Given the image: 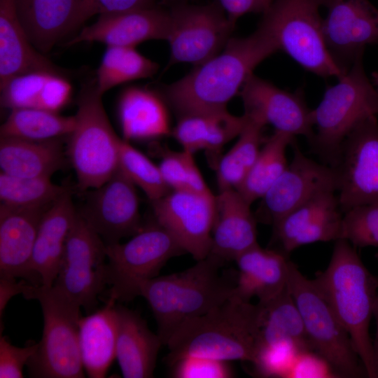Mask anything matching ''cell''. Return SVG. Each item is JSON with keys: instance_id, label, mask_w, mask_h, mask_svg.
Here are the masks:
<instances>
[{"instance_id": "30", "label": "cell", "mask_w": 378, "mask_h": 378, "mask_svg": "<svg viewBox=\"0 0 378 378\" xmlns=\"http://www.w3.org/2000/svg\"><path fill=\"white\" fill-rule=\"evenodd\" d=\"M60 139L0 137L1 172L18 177H51L66 161Z\"/></svg>"}, {"instance_id": "38", "label": "cell", "mask_w": 378, "mask_h": 378, "mask_svg": "<svg viewBox=\"0 0 378 378\" xmlns=\"http://www.w3.org/2000/svg\"><path fill=\"white\" fill-rule=\"evenodd\" d=\"M69 188L53 183L50 177L24 178L0 173L1 203L19 207L52 204Z\"/></svg>"}, {"instance_id": "20", "label": "cell", "mask_w": 378, "mask_h": 378, "mask_svg": "<svg viewBox=\"0 0 378 378\" xmlns=\"http://www.w3.org/2000/svg\"><path fill=\"white\" fill-rule=\"evenodd\" d=\"M169 13L166 7L154 6L99 15L96 22L83 27L67 42H99L107 46H130L148 40H167Z\"/></svg>"}, {"instance_id": "24", "label": "cell", "mask_w": 378, "mask_h": 378, "mask_svg": "<svg viewBox=\"0 0 378 378\" xmlns=\"http://www.w3.org/2000/svg\"><path fill=\"white\" fill-rule=\"evenodd\" d=\"M46 71L66 76L29 40L19 18L15 0H0V87L22 74Z\"/></svg>"}, {"instance_id": "33", "label": "cell", "mask_w": 378, "mask_h": 378, "mask_svg": "<svg viewBox=\"0 0 378 378\" xmlns=\"http://www.w3.org/2000/svg\"><path fill=\"white\" fill-rule=\"evenodd\" d=\"M258 350L265 347L288 346L299 353L313 351L300 313L288 286L274 298L258 302Z\"/></svg>"}, {"instance_id": "25", "label": "cell", "mask_w": 378, "mask_h": 378, "mask_svg": "<svg viewBox=\"0 0 378 378\" xmlns=\"http://www.w3.org/2000/svg\"><path fill=\"white\" fill-rule=\"evenodd\" d=\"M288 255L274 248H263L258 244L239 255L235 262L238 268L234 294L250 301L267 302L288 286Z\"/></svg>"}, {"instance_id": "36", "label": "cell", "mask_w": 378, "mask_h": 378, "mask_svg": "<svg viewBox=\"0 0 378 378\" xmlns=\"http://www.w3.org/2000/svg\"><path fill=\"white\" fill-rule=\"evenodd\" d=\"M76 125V117L64 116L37 108H16L0 127V137L48 140L68 136Z\"/></svg>"}, {"instance_id": "8", "label": "cell", "mask_w": 378, "mask_h": 378, "mask_svg": "<svg viewBox=\"0 0 378 378\" xmlns=\"http://www.w3.org/2000/svg\"><path fill=\"white\" fill-rule=\"evenodd\" d=\"M288 288L298 307L312 350L340 377H368L349 334L312 280L290 261Z\"/></svg>"}, {"instance_id": "15", "label": "cell", "mask_w": 378, "mask_h": 378, "mask_svg": "<svg viewBox=\"0 0 378 378\" xmlns=\"http://www.w3.org/2000/svg\"><path fill=\"white\" fill-rule=\"evenodd\" d=\"M290 164L260 198L255 216L258 222L272 226L287 214L314 196L337 191L333 167L305 156L295 141Z\"/></svg>"}, {"instance_id": "2", "label": "cell", "mask_w": 378, "mask_h": 378, "mask_svg": "<svg viewBox=\"0 0 378 378\" xmlns=\"http://www.w3.org/2000/svg\"><path fill=\"white\" fill-rule=\"evenodd\" d=\"M351 339L368 377L377 378V361L370 323L378 293V279L366 268L356 247L335 241L327 268L312 280Z\"/></svg>"}, {"instance_id": "50", "label": "cell", "mask_w": 378, "mask_h": 378, "mask_svg": "<svg viewBox=\"0 0 378 378\" xmlns=\"http://www.w3.org/2000/svg\"><path fill=\"white\" fill-rule=\"evenodd\" d=\"M172 1H187V0H172Z\"/></svg>"}, {"instance_id": "9", "label": "cell", "mask_w": 378, "mask_h": 378, "mask_svg": "<svg viewBox=\"0 0 378 378\" xmlns=\"http://www.w3.org/2000/svg\"><path fill=\"white\" fill-rule=\"evenodd\" d=\"M326 0H273L260 21L274 34L279 47L300 66L318 76L344 74L325 43L320 9Z\"/></svg>"}, {"instance_id": "16", "label": "cell", "mask_w": 378, "mask_h": 378, "mask_svg": "<svg viewBox=\"0 0 378 378\" xmlns=\"http://www.w3.org/2000/svg\"><path fill=\"white\" fill-rule=\"evenodd\" d=\"M215 201L213 193L171 190L151 203L154 219L197 261L210 253Z\"/></svg>"}, {"instance_id": "11", "label": "cell", "mask_w": 378, "mask_h": 378, "mask_svg": "<svg viewBox=\"0 0 378 378\" xmlns=\"http://www.w3.org/2000/svg\"><path fill=\"white\" fill-rule=\"evenodd\" d=\"M106 258V244L77 211L52 286L88 314L95 311L108 285Z\"/></svg>"}, {"instance_id": "5", "label": "cell", "mask_w": 378, "mask_h": 378, "mask_svg": "<svg viewBox=\"0 0 378 378\" xmlns=\"http://www.w3.org/2000/svg\"><path fill=\"white\" fill-rule=\"evenodd\" d=\"M363 53L312 109L315 131L309 144L325 164L333 167L345 138L365 120L378 115V90L368 79Z\"/></svg>"}, {"instance_id": "13", "label": "cell", "mask_w": 378, "mask_h": 378, "mask_svg": "<svg viewBox=\"0 0 378 378\" xmlns=\"http://www.w3.org/2000/svg\"><path fill=\"white\" fill-rule=\"evenodd\" d=\"M343 214L363 204L378 203V121L372 116L356 126L342 142L332 167Z\"/></svg>"}, {"instance_id": "10", "label": "cell", "mask_w": 378, "mask_h": 378, "mask_svg": "<svg viewBox=\"0 0 378 378\" xmlns=\"http://www.w3.org/2000/svg\"><path fill=\"white\" fill-rule=\"evenodd\" d=\"M108 260V298L131 300L134 287L158 276L166 262L186 253L173 235L155 219L125 243L106 245Z\"/></svg>"}, {"instance_id": "4", "label": "cell", "mask_w": 378, "mask_h": 378, "mask_svg": "<svg viewBox=\"0 0 378 378\" xmlns=\"http://www.w3.org/2000/svg\"><path fill=\"white\" fill-rule=\"evenodd\" d=\"M259 307L232 295L206 314L181 324L169 339L167 360L197 356L253 363L259 347Z\"/></svg>"}, {"instance_id": "22", "label": "cell", "mask_w": 378, "mask_h": 378, "mask_svg": "<svg viewBox=\"0 0 378 378\" xmlns=\"http://www.w3.org/2000/svg\"><path fill=\"white\" fill-rule=\"evenodd\" d=\"M76 214L70 187L44 213L30 262L32 284L52 286Z\"/></svg>"}, {"instance_id": "52", "label": "cell", "mask_w": 378, "mask_h": 378, "mask_svg": "<svg viewBox=\"0 0 378 378\" xmlns=\"http://www.w3.org/2000/svg\"><path fill=\"white\" fill-rule=\"evenodd\" d=\"M377 378H378V368H377Z\"/></svg>"}, {"instance_id": "18", "label": "cell", "mask_w": 378, "mask_h": 378, "mask_svg": "<svg viewBox=\"0 0 378 378\" xmlns=\"http://www.w3.org/2000/svg\"><path fill=\"white\" fill-rule=\"evenodd\" d=\"M244 113L265 126L293 136H303L309 143L314 131L312 109L301 91L282 90L271 82L252 74L239 91Z\"/></svg>"}, {"instance_id": "26", "label": "cell", "mask_w": 378, "mask_h": 378, "mask_svg": "<svg viewBox=\"0 0 378 378\" xmlns=\"http://www.w3.org/2000/svg\"><path fill=\"white\" fill-rule=\"evenodd\" d=\"M15 4L29 40L43 54L82 25L80 0H15Z\"/></svg>"}, {"instance_id": "19", "label": "cell", "mask_w": 378, "mask_h": 378, "mask_svg": "<svg viewBox=\"0 0 378 378\" xmlns=\"http://www.w3.org/2000/svg\"><path fill=\"white\" fill-rule=\"evenodd\" d=\"M335 191H325L295 208L273 225L276 250L288 255L306 244L341 237L343 212Z\"/></svg>"}, {"instance_id": "37", "label": "cell", "mask_w": 378, "mask_h": 378, "mask_svg": "<svg viewBox=\"0 0 378 378\" xmlns=\"http://www.w3.org/2000/svg\"><path fill=\"white\" fill-rule=\"evenodd\" d=\"M158 68V64L141 55L135 47L107 46L97 71V88L103 95L118 85L151 77Z\"/></svg>"}, {"instance_id": "44", "label": "cell", "mask_w": 378, "mask_h": 378, "mask_svg": "<svg viewBox=\"0 0 378 378\" xmlns=\"http://www.w3.org/2000/svg\"><path fill=\"white\" fill-rule=\"evenodd\" d=\"M159 0H80L81 24L95 15L121 13L158 5Z\"/></svg>"}, {"instance_id": "28", "label": "cell", "mask_w": 378, "mask_h": 378, "mask_svg": "<svg viewBox=\"0 0 378 378\" xmlns=\"http://www.w3.org/2000/svg\"><path fill=\"white\" fill-rule=\"evenodd\" d=\"M167 103L161 93L146 88L125 89L118 102V118L123 139L145 141L172 133Z\"/></svg>"}, {"instance_id": "27", "label": "cell", "mask_w": 378, "mask_h": 378, "mask_svg": "<svg viewBox=\"0 0 378 378\" xmlns=\"http://www.w3.org/2000/svg\"><path fill=\"white\" fill-rule=\"evenodd\" d=\"M118 334L116 357L125 378L153 377L158 352L163 343L141 316L120 304L115 305Z\"/></svg>"}, {"instance_id": "46", "label": "cell", "mask_w": 378, "mask_h": 378, "mask_svg": "<svg viewBox=\"0 0 378 378\" xmlns=\"http://www.w3.org/2000/svg\"><path fill=\"white\" fill-rule=\"evenodd\" d=\"M233 24L248 13H263L273 0H217Z\"/></svg>"}, {"instance_id": "49", "label": "cell", "mask_w": 378, "mask_h": 378, "mask_svg": "<svg viewBox=\"0 0 378 378\" xmlns=\"http://www.w3.org/2000/svg\"><path fill=\"white\" fill-rule=\"evenodd\" d=\"M372 83L374 84L377 90H378V73L373 72L372 74Z\"/></svg>"}, {"instance_id": "3", "label": "cell", "mask_w": 378, "mask_h": 378, "mask_svg": "<svg viewBox=\"0 0 378 378\" xmlns=\"http://www.w3.org/2000/svg\"><path fill=\"white\" fill-rule=\"evenodd\" d=\"M225 263L209 255L182 271L143 281L132 291V300L141 296L150 307L163 345L184 322L203 315L234 293L236 281L220 270Z\"/></svg>"}, {"instance_id": "43", "label": "cell", "mask_w": 378, "mask_h": 378, "mask_svg": "<svg viewBox=\"0 0 378 378\" xmlns=\"http://www.w3.org/2000/svg\"><path fill=\"white\" fill-rule=\"evenodd\" d=\"M38 343L29 342L24 347L13 345L8 338L0 337V377H23V368L36 353Z\"/></svg>"}, {"instance_id": "35", "label": "cell", "mask_w": 378, "mask_h": 378, "mask_svg": "<svg viewBox=\"0 0 378 378\" xmlns=\"http://www.w3.org/2000/svg\"><path fill=\"white\" fill-rule=\"evenodd\" d=\"M244 126L233 146L220 158L216 166L219 191L237 189L255 162L265 139V125L247 116Z\"/></svg>"}, {"instance_id": "17", "label": "cell", "mask_w": 378, "mask_h": 378, "mask_svg": "<svg viewBox=\"0 0 378 378\" xmlns=\"http://www.w3.org/2000/svg\"><path fill=\"white\" fill-rule=\"evenodd\" d=\"M325 43L345 74L367 45L378 42V8L369 0H326Z\"/></svg>"}, {"instance_id": "23", "label": "cell", "mask_w": 378, "mask_h": 378, "mask_svg": "<svg viewBox=\"0 0 378 378\" xmlns=\"http://www.w3.org/2000/svg\"><path fill=\"white\" fill-rule=\"evenodd\" d=\"M211 233V255L225 262L235 260L258 244L257 220L251 204L236 189L219 191Z\"/></svg>"}, {"instance_id": "42", "label": "cell", "mask_w": 378, "mask_h": 378, "mask_svg": "<svg viewBox=\"0 0 378 378\" xmlns=\"http://www.w3.org/2000/svg\"><path fill=\"white\" fill-rule=\"evenodd\" d=\"M229 361L211 358L186 356L172 364L176 378H229L234 374Z\"/></svg>"}, {"instance_id": "47", "label": "cell", "mask_w": 378, "mask_h": 378, "mask_svg": "<svg viewBox=\"0 0 378 378\" xmlns=\"http://www.w3.org/2000/svg\"><path fill=\"white\" fill-rule=\"evenodd\" d=\"M34 286L25 279H0V316L1 320L8 301L15 295L22 293L24 296Z\"/></svg>"}, {"instance_id": "7", "label": "cell", "mask_w": 378, "mask_h": 378, "mask_svg": "<svg viewBox=\"0 0 378 378\" xmlns=\"http://www.w3.org/2000/svg\"><path fill=\"white\" fill-rule=\"evenodd\" d=\"M24 298L37 300L43 316L41 340L27 364L29 376L84 377L78 340L80 307L53 286H33Z\"/></svg>"}, {"instance_id": "41", "label": "cell", "mask_w": 378, "mask_h": 378, "mask_svg": "<svg viewBox=\"0 0 378 378\" xmlns=\"http://www.w3.org/2000/svg\"><path fill=\"white\" fill-rule=\"evenodd\" d=\"M340 239L355 247L378 246V203L356 206L344 212Z\"/></svg>"}, {"instance_id": "1", "label": "cell", "mask_w": 378, "mask_h": 378, "mask_svg": "<svg viewBox=\"0 0 378 378\" xmlns=\"http://www.w3.org/2000/svg\"><path fill=\"white\" fill-rule=\"evenodd\" d=\"M278 50L274 34L260 21L250 35L231 37L220 52L163 87L161 94L179 116L227 108L255 67Z\"/></svg>"}, {"instance_id": "34", "label": "cell", "mask_w": 378, "mask_h": 378, "mask_svg": "<svg viewBox=\"0 0 378 378\" xmlns=\"http://www.w3.org/2000/svg\"><path fill=\"white\" fill-rule=\"evenodd\" d=\"M294 141V136L276 130L265 139L255 162L236 189L251 205L260 200L286 169V149Z\"/></svg>"}, {"instance_id": "12", "label": "cell", "mask_w": 378, "mask_h": 378, "mask_svg": "<svg viewBox=\"0 0 378 378\" xmlns=\"http://www.w3.org/2000/svg\"><path fill=\"white\" fill-rule=\"evenodd\" d=\"M167 8L169 66L182 62L200 65L220 52L231 38L235 24L218 1L204 5L172 1Z\"/></svg>"}, {"instance_id": "31", "label": "cell", "mask_w": 378, "mask_h": 378, "mask_svg": "<svg viewBox=\"0 0 378 378\" xmlns=\"http://www.w3.org/2000/svg\"><path fill=\"white\" fill-rule=\"evenodd\" d=\"M1 106L59 112L70 101L72 87L65 76L36 71L15 76L0 87Z\"/></svg>"}, {"instance_id": "6", "label": "cell", "mask_w": 378, "mask_h": 378, "mask_svg": "<svg viewBox=\"0 0 378 378\" xmlns=\"http://www.w3.org/2000/svg\"><path fill=\"white\" fill-rule=\"evenodd\" d=\"M102 96L95 80L83 87L76 100V125L67 136L66 156L81 192L101 186L118 168L120 138L110 123Z\"/></svg>"}, {"instance_id": "32", "label": "cell", "mask_w": 378, "mask_h": 378, "mask_svg": "<svg viewBox=\"0 0 378 378\" xmlns=\"http://www.w3.org/2000/svg\"><path fill=\"white\" fill-rule=\"evenodd\" d=\"M245 122L244 115H232L227 108L190 113L179 116L172 134L183 150L216 153L239 135Z\"/></svg>"}, {"instance_id": "48", "label": "cell", "mask_w": 378, "mask_h": 378, "mask_svg": "<svg viewBox=\"0 0 378 378\" xmlns=\"http://www.w3.org/2000/svg\"><path fill=\"white\" fill-rule=\"evenodd\" d=\"M373 316L375 317L376 323H377L376 337H375V340H373V344H374V351L376 354L377 368H378V293L377 295V298H376V301H375V304L374 307Z\"/></svg>"}, {"instance_id": "21", "label": "cell", "mask_w": 378, "mask_h": 378, "mask_svg": "<svg viewBox=\"0 0 378 378\" xmlns=\"http://www.w3.org/2000/svg\"><path fill=\"white\" fill-rule=\"evenodd\" d=\"M50 206L19 207L1 203V278H22L32 284V251L41 218Z\"/></svg>"}, {"instance_id": "51", "label": "cell", "mask_w": 378, "mask_h": 378, "mask_svg": "<svg viewBox=\"0 0 378 378\" xmlns=\"http://www.w3.org/2000/svg\"><path fill=\"white\" fill-rule=\"evenodd\" d=\"M377 258L378 259V254L376 255Z\"/></svg>"}, {"instance_id": "29", "label": "cell", "mask_w": 378, "mask_h": 378, "mask_svg": "<svg viewBox=\"0 0 378 378\" xmlns=\"http://www.w3.org/2000/svg\"><path fill=\"white\" fill-rule=\"evenodd\" d=\"M116 302L108 298L103 307L79 318L80 351L84 370L89 377H105L116 357Z\"/></svg>"}, {"instance_id": "14", "label": "cell", "mask_w": 378, "mask_h": 378, "mask_svg": "<svg viewBox=\"0 0 378 378\" xmlns=\"http://www.w3.org/2000/svg\"><path fill=\"white\" fill-rule=\"evenodd\" d=\"M84 192L85 201L77 211L106 245L142 228L136 186L119 167L103 185Z\"/></svg>"}, {"instance_id": "39", "label": "cell", "mask_w": 378, "mask_h": 378, "mask_svg": "<svg viewBox=\"0 0 378 378\" xmlns=\"http://www.w3.org/2000/svg\"><path fill=\"white\" fill-rule=\"evenodd\" d=\"M118 167L135 186L145 192L150 202L164 197L171 191L158 165L123 139H120L119 144Z\"/></svg>"}, {"instance_id": "40", "label": "cell", "mask_w": 378, "mask_h": 378, "mask_svg": "<svg viewBox=\"0 0 378 378\" xmlns=\"http://www.w3.org/2000/svg\"><path fill=\"white\" fill-rule=\"evenodd\" d=\"M163 150L158 167L164 182L172 190L212 193L195 163L193 153L183 149L181 151Z\"/></svg>"}, {"instance_id": "45", "label": "cell", "mask_w": 378, "mask_h": 378, "mask_svg": "<svg viewBox=\"0 0 378 378\" xmlns=\"http://www.w3.org/2000/svg\"><path fill=\"white\" fill-rule=\"evenodd\" d=\"M336 377L328 363L314 351L299 354L293 364L288 377Z\"/></svg>"}]
</instances>
